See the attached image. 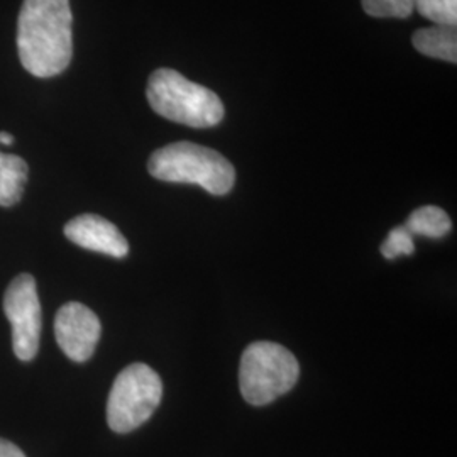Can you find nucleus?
<instances>
[{"label":"nucleus","instance_id":"9d476101","mask_svg":"<svg viewBox=\"0 0 457 457\" xmlns=\"http://www.w3.org/2000/svg\"><path fill=\"white\" fill-rule=\"evenodd\" d=\"M29 168L16 154H5L0 151V205L12 207L24 194Z\"/></svg>","mask_w":457,"mask_h":457},{"label":"nucleus","instance_id":"f8f14e48","mask_svg":"<svg viewBox=\"0 0 457 457\" xmlns=\"http://www.w3.org/2000/svg\"><path fill=\"white\" fill-rule=\"evenodd\" d=\"M415 11L436 26L457 24V0H415Z\"/></svg>","mask_w":457,"mask_h":457},{"label":"nucleus","instance_id":"1a4fd4ad","mask_svg":"<svg viewBox=\"0 0 457 457\" xmlns=\"http://www.w3.org/2000/svg\"><path fill=\"white\" fill-rule=\"evenodd\" d=\"M413 46L425 56L456 63V26H432L420 29L413 34Z\"/></svg>","mask_w":457,"mask_h":457},{"label":"nucleus","instance_id":"dca6fc26","mask_svg":"<svg viewBox=\"0 0 457 457\" xmlns=\"http://www.w3.org/2000/svg\"><path fill=\"white\" fill-rule=\"evenodd\" d=\"M0 145H4V146L14 145V136L9 132H0Z\"/></svg>","mask_w":457,"mask_h":457},{"label":"nucleus","instance_id":"4468645a","mask_svg":"<svg viewBox=\"0 0 457 457\" xmlns=\"http://www.w3.org/2000/svg\"><path fill=\"white\" fill-rule=\"evenodd\" d=\"M413 251H415L413 236L410 234L409 228L405 226L392 228L386 241L381 245V254L386 260H395V258L403 256V254L410 256V254H413Z\"/></svg>","mask_w":457,"mask_h":457},{"label":"nucleus","instance_id":"ddd939ff","mask_svg":"<svg viewBox=\"0 0 457 457\" xmlns=\"http://www.w3.org/2000/svg\"><path fill=\"white\" fill-rule=\"evenodd\" d=\"M362 7L370 16L405 19L415 11V0H362Z\"/></svg>","mask_w":457,"mask_h":457},{"label":"nucleus","instance_id":"20e7f679","mask_svg":"<svg viewBox=\"0 0 457 457\" xmlns=\"http://www.w3.org/2000/svg\"><path fill=\"white\" fill-rule=\"evenodd\" d=\"M300 376L294 354L281 344L258 341L249 344L241 358L239 386L245 402L262 407L290 392Z\"/></svg>","mask_w":457,"mask_h":457},{"label":"nucleus","instance_id":"423d86ee","mask_svg":"<svg viewBox=\"0 0 457 457\" xmlns=\"http://www.w3.org/2000/svg\"><path fill=\"white\" fill-rule=\"evenodd\" d=\"M4 312L12 328V349L21 361L34 360L41 337V303L36 281L22 273L14 278L4 295Z\"/></svg>","mask_w":457,"mask_h":457},{"label":"nucleus","instance_id":"2eb2a0df","mask_svg":"<svg viewBox=\"0 0 457 457\" xmlns=\"http://www.w3.org/2000/svg\"><path fill=\"white\" fill-rule=\"evenodd\" d=\"M0 457H26L24 453L12 442L0 439Z\"/></svg>","mask_w":457,"mask_h":457},{"label":"nucleus","instance_id":"9b49d317","mask_svg":"<svg viewBox=\"0 0 457 457\" xmlns=\"http://www.w3.org/2000/svg\"><path fill=\"white\" fill-rule=\"evenodd\" d=\"M405 228H409L411 236L415 234V236H424L430 239H441L451 230L453 222L447 212L442 211L441 207L425 205L417 209L415 212H411Z\"/></svg>","mask_w":457,"mask_h":457},{"label":"nucleus","instance_id":"6e6552de","mask_svg":"<svg viewBox=\"0 0 457 457\" xmlns=\"http://www.w3.org/2000/svg\"><path fill=\"white\" fill-rule=\"evenodd\" d=\"M65 236L73 245L112 258H126L129 253V243L122 232L107 219L94 213L71 219L65 226Z\"/></svg>","mask_w":457,"mask_h":457},{"label":"nucleus","instance_id":"39448f33","mask_svg":"<svg viewBox=\"0 0 457 457\" xmlns=\"http://www.w3.org/2000/svg\"><path fill=\"white\" fill-rule=\"evenodd\" d=\"M163 396L160 375L146 364L136 362L115 378L107 400V422L117 434L141 427L158 409Z\"/></svg>","mask_w":457,"mask_h":457},{"label":"nucleus","instance_id":"0eeeda50","mask_svg":"<svg viewBox=\"0 0 457 457\" xmlns=\"http://www.w3.org/2000/svg\"><path fill=\"white\" fill-rule=\"evenodd\" d=\"M100 332L102 327L97 315L83 303L70 302L56 313V343L65 353L66 358L75 362H83L92 358L100 339Z\"/></svg>","mask_w":457,"mask_h":457},{"label":"nucleus","instance_id":"f03ea898","mask_svg":"<svg viewBox=\"0 0 457 457\" xmlns=\"http://www.w3.org/2000/svg\"><path fill=\"white\" fill-rule=\"evenodd\" d=\"M146 96L156 114L190 128H213L224 119V104L217 94L170 68L149 77Z\"/></svg>","mask_w":457,"mask_h":457},{"label":"nucleus","instance_id":"f257e3e1","mask_svg":"<svg viewBox=\"0 0 457 457\" xmlns=\"http://www.w3.org/2000/svg\"><path fill=\"white\" fill-rule=\"evenodd\" d=\"M70 0H24L17 21L22 66L39 79L65 71L73 56Z\"/></svg>","mask_w":457,"mask_h":457},{"label":"nucleus","instance_id":"7ed1b4c3","mask_svg":"<svg viewBox=\"0 0 457 457\" xmlns=\"http://www.w3.org/2000/svg\"><path fill=\"white\" fill-rule=\"evenodd\" d=\"M147 170L156 180L198 185L212 195H226L236 181V170L228 158L194 143L160 147L151 154Z\"/></svg>","mask_w":457,"mask_h":457}]
</instances>
